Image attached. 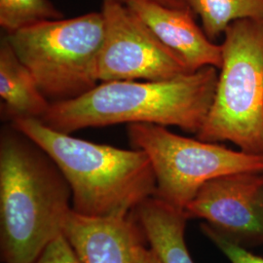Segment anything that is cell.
<instances>
[{"instance_id":"obj_1","label":"cell","mask_w":263,"mask_h":263,"mask_svg":"<svg viewBox=\"0 0 263 263\" xmlns=\"http://www.w3.org/2000/svg\"><path fill=\"white\" fill-rule=\"evenodd\" d=\"M72 193L56 162L11 123L0 131V259L31 263L63 234Z\"/></svg>"},{"instance_id":"obj_2","label":"cell","mask_w":263,"mask_h":263,"mask_svg":"<svg viewBox=\"0 0 263 263\" xmlns=\"http://www.w3.org/2000/svg\"><path fill=\"white\" fill-rule=\"evenodd\" d=\"M217 79V68L205 66L167 80L101 82L77 99L51 104L41 121L65 134L148 123L197 135L213 104Z\"/></svg>"},{"instance_id":"obj_3","label":"cell","mask_w":263,"mask_h":263,"mask_svg":"<svg viewBox=\"0 0 263 263\" xmlns=\"http://www.w3.org/2000/svg\"><path fill=\"white\" fill-rule=\"evenodd\" d=\"M11 124L35 141L56 162L72 193V211L91 218L127 217L155 196L151 160L141 149H122L77 139L39 119Z\"/></svg>"},{"instance_id":"obj_4","label":"cell","mask_w":263,"mask_h":263,"mask_svg":"<svg viewBox=\"0 0 263 263\" xmlns=\"http://www.w3.org/2000/svg\"><path fill=\"white\" fill-rule=\"evenodd\" d=\"M223 35L214 101L196 137L263 154V17L235 21Z\"/></svg>"},{"instance_id":"obj_5","label":"cell","mask_w":263,"mask_h":263,"mask_svg":"<svg viewBox=\"0 0 263 263\" xmlns=\"http://www.w3.org/2000/svg\"><path fill=\"white\" fill-rule=\"evenodd\" d=\"M5 37L51 104L74 100L100 84L102 11L42 22Z\"/></svg>"},{"instance_id":"obj_6","label":"cell","mask_w":263,"mask_h":263,"mask_svg":"<svg viewBox=\"0 0 263 263\" xmlns=\"http://www.w3.org/2000/svg\"><path fill=\"white\" fill-rule=\"evenodd\" d=\"M127 133L132 147L145 152L151 160L155 196L181 210L212 179L237 173H263V154L181 137L156 124H129Z\"/></svg>"},{"instance_id":"obj_7","label":"cell","mask_w":263,"mask_h":263,"mask_svg":"<svg viewBox=\"0 0 263 263\" xmlns=\"http://www.w3.org/2000/svg\"><path fill=\"white\" fill-rule=\"evenodd\" d=\"M104 37L100 82L167 80L190 73L185 62L167 47L127 5L103 2Z\"/></svg>"},{"instance_id":"obj_8","label":"cell","mask_w":263,"mask_h":263,"mask_svg":"<svg viewBox=\"0 0 263 263\" xmlns=\"http://www.w3.org/2000/svg\"><path fill=\"white\" fill-rule=\"evenodd\" d=\"M236 244L263 242V173L226 175L206 182L184 209Z\"/></svg>"},{"instance_id":"obj_9","label":"cell","mask_w":263,"mask_h":263,"mask_svg":"<svg viewBox=\"0 0 263 263\" xmlns=\"http://www.w3.org/2000/svg\"><path fill=\"white\" fill-rule=\"evenodd\" d=\"M127 6L185 62L191 72L205 66L221 67V45L209 39L190 8H172L145 0H132Z\"/></svg>"},{"instance_id":"obj_10","label":"cell","mask_w":263,"mask_h":263,"mask_svg":"<svg viewBox=\"0 0 263 263\" xmlns=\"http://www.w3.org/2000/svg\"><path fill=\"white\" fill-rule=\"evenodd\" d=\"M63 233L81 263H136L138 247L146 242L132 215L91 218L71 211Z\"/></svg>"},{"instance_id":"obj_11","label":"cell","mask_w":263,"mask_h":263,"mask_svg":"<svg viewBox=\"0 0 263 263\" xmlns=\"http://www.w3.org/2000/svg\"><path fill=\"white\" fill-rule=\"evenodd\" d=\"M132 216L163 263H194L185 243V226L189 217L184 210L152 196L143 201Z\"/></svg>"},{"instance_id":"obj_12","label":"cell","mask_w":263,"mask_h":263,"mask_svg":"<svg viewBox=\"0 0 263 263\" xmlns=\"http://www.w3.org/2000/svg\"><path fill=\"white\" fill-rule=\"evenodd\" d=\"M0 97L1 112L10 121L15 119L41 120L51 105L5 35L0 42Z\"/></svg>"},{"instance_id":"obj_13","label":"cell","mask_w":263,"mask_h":263,"mask_svg":"<svg viewBox=\"0 0 263 263\" xmlns=\"http://www.w3.org/2000/svg\"><path fill=\"white\" fill-rule=\"evenodd\" d=\"M198 15L202 28L214 41L235 21L263 17V0H185Z\"/></svg>"},{"instance_id":"obj_14","label":"cell","mask_w":263,"mask_h":263,"mask_svg":"<svg viewBox=\"0 0 263 263\" xmlns=\"http://www.w3.org/2000/svg\"><path fill=\"white\" fill-rule=\"evenodd\" d=\"M63 17L50 0H0V27L5 34Z\"/></svg>"},{"instance_id":"obj_15","label":"cell","mask_w":263,"mask_h":263,"mask_svg":"<svg viewBox=\"0 0 263 263\" xmlns=\"http://www.w3.org/2000/svg\"><path fill=\"white\" fill-rule=\"evenodd\" d=\"M202 231L224 254L231 263H263V257L254 255L222 235L208 223L201 226Z\"/></svg>"},{"instance_id":"obj_16","label":"cell","mask_w":263,"mask_h":263,"mask_svg":"<svg viewBox=\"0 0 263 263\" xmlns=\"http://www.w3.org/2000/svg\"><path fill=\"white\" fill-rule=\"evenodd\" d=\"M31 263H81L64 233L52 241Z\"/></svg>"},{"instance_id":"obj_17","label":"cell","mask_w":263,"mask_h":263,"mask_svg":"<svg viewBox=\"0 0 263 263\" xmlns=\"http://www.w3.org/2000/svg\"><path fill=\"white\" fill-rule=\"evenodd\" d=\"M147 242L141 243L136 252V263H163L158 254L147 247Z\"/></svg>"},{"instance_id":"obj_18","label":"cell","mask_w":263,"mask_h":263,"mask_svg":"<svg viewBox=\"0 0 263 263\" xmlns=\"http://www.w3.org/2000/svg\"><path fill=\"white\" fill-rule=\"evenodd\" d=\"M132 0H103V2H113V3H119L123 5H127ZM145 1H149L153 2L159 5L163 6H167V7H172V8H189L188 7L185 0H145Z\"/></svg>"}]
</instances>
